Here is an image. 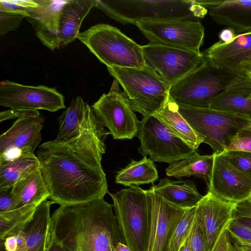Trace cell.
Returning <instances> with one entry per match:
<instances>
[{"label": "cell", "instance_id": "22", "mask_svg": "<svg viewBox=\"0 0 251 251\" xmlns=\"http://www.w3.org/2000/svg\"><path fill=\"white\" fill-rule=\"evenodd\" d=\"M201 53L214 65L233 72L242 61L251 55V32L236 35L227 43L219 40Z\"/></svg>", "mask_w": 251, "mask_h": 251}, {"label": "cell", "instance_id": "14", "mask_svg": "<svg viewBox=\"0 0 251 251\" xmlns=\"http://www.w3.org/2000/svg\"><path fill=\"white\" fill-rule=\"evenodd\" d=\"M149 241L147 251H170L174 232L186 209L166 201L151 187L147 190Z\"/></svg>", "mask_w": 251, "mask_h": 251}, {"label": "cell", "instance_id": "24", "mask_svg": "<svg viewBox=\"0 0 251 251\" xmlns=\"http://www.w3.org/2000/svg\"><path fill=\"white\" fill-rule=\"evenodd\" d=\"M251 82L244 78L210 101L208 108L228 112L251 121Z\"/></svg>", "mask_w": 251, "mask_h": 251}, {"label": "cell", "instance_id": "1", "mask_svg": "<svg viewBox=\"0 0 251 251\" xmlns=\"http://www.w3.org/2000/svg\"><path fill=\"white\" fill-rule=\"evenodd\" d=\"M105 151L78 143L49 141L36 152L50 192L48 199L60 206L103 199L108 193L101 166Z\"/></svg>", "mask_w": 251, "mask_h": 251}, {"label": "cell", "instance_id": "25", "mask_svg": "<svg viewBox=\"0 0 251 251\" xmlns=\"http://www.w3.org/2000/svg\"><path fill=\"white\" fill-rule=\"evenodd\" d=\"M11 191L18 208H37L50 197L49 190L40 167L16 182Z\"/></svg>", "mask_w": 251, "mask_h": 251}, {"label": "cell", "instance_id": "11", "mask_svg": "<svg viewBox=\"0 0 251 251\" xmlns=\"http://www.w3.org/2000/svg\"><path fill=\"white\" fill-rule=\"evenodd\" d=\"M97 118L114 139H132L136 136L139 121L114 79L109 92L91 106Z\"/></svg>", "mask_w": 251, "mask_h": 251}, {"label": "cell", "instance_id": "41", "mask_svg": "<svg viewBox=\"0 0 251 251\" xmlns=\"http://www.w3.org/2000/svg\"><path fill=\"white\" fill-rule=\"evenodd\" d=\"M212 251H236L227 229L221 234Z\"/></svg>", "mask_w": 251, "mask_h": 251}, {"label": "cell", "instance_id": "42", "mask_svg": "<svg viewBox=\"0 0 251 251\" xmlns=\"http://www.w3.org/2000/svg\"><path fill=\"white\" fill-rule=\"evenodd\" d=\"M233 72L246 79L251 78V55L242 61Z\"/></svg>", "mask_w": 251, "mask_h": 251}, {"label": "cell", "instance_id": "4", "mask_svg": "<svg viewBox=\"0 0 251 251\" xmlns=\"http://www.w3.org/2000/svg\"><path fill=\"white\" fill-rule=\"evenodd\" d=\"M244 78L204 58L199 67L170 86L169 98L178 105L208 108L212 99Z\"/></svg>", "mask_w": 251, "mask_h": 251}, {"label": "cell", "instance_id": "30", "mask_svg": "<svg viewBox=\"0 0 251 251\" xmlns=\"http://www.w3.org/2000/svg\"><path fill=\"white\" fill-rule=\"evenodd\" d=\"M214 159L213 153L201 155L196 151L187 158L170 164L166 169V174L169 176L176 178L200 177L208 185L212 175Z\"/></svg>", "mask_w": 251, "mask_h": 251}, {"label": "cell", "instance_id": "27", "mask_svg": "<svg viewBox=\"0 0 251 251\" xmlns=\"http://www.w3.org/2000/svg\"><path fill=\"white\" fill-rule=\"evenodd\" d=\"M226 229L236 251H251V199L236 203Z\"/></svg>", "mask_w": 251, "mask_h": 251}, {"label": "cell", "instance_id": "32", "mask_svg": "<svg viewBox=\"0 0 251 251\" xmlns=\"http://www.w3.org/2000/svg\"><path fill=\"white\" fill-rule=\"evenodd\" d=\"M36 208L21 207L0 213V241L18 233L32 219Z\"/></svg>", "mask_w": 251, "mask_h": 251}, {"label": "cell", "instance_id": "13", "mask_svg": "<svg viewBox=\"0 0 251 251\" xmlns=\"http://www.w3.org/2000/svg\"><path fill=\"white\" fill-rule=\"evenodd\" d=\"M64 96L55 88L28 86L4 80L0 83V105L10 109L54 112L65 108Z\"/></svg>", "mask_w": 251, "mask_h": 251}, {"label": "cell", "instance_id": "7", "mask_svg": "<svg viewBox=\"0 0 251 251\" xmlns=\"http://www.w3.org/2000/svg\"><path fill=\"white\" fill-rule=\"evenodd\" d=\"M125 244L131 251H147L149 213L147 190L132 185L109 194Z\"/></svg>", "mask_w": 251, "mask_h": 251}, {"label": "cell", "instance_id": "39", "mask_svg": "<svg viewBox=\"0 0 251 251\" xmlns=\"http://www.w3.org/2000/svg\"><path fill=\"white\" fill-rule=\"evenodd\" d=\"M38 116L40 115L37 110L10 109L0 112V122L24 117Z\"/></svg>", "mask_w": 251, "mask_h": 251}, {"label": "cell", "instance_id": "40", "mask_svg": "<svg viewBox=\"0 0 251 251\" xmlns=\"http://www.w3.org/2000/svg\"><path fill=\"white\" fill-rule=\"evenodd\" d=\"M11 189L7 191H0V213L18 208L17 203L11 193Z\"/></svg>", "mask_w": 251, "mask_h": 251}, {"label": "cell", "instance_id": "12", "mask_svg": "<svg viewBox=\"0 0 251 251\" xmlns=\"http://www.w3.org/2000/svg\"><path fill=\"white\" fill-rule=\"evenodd\" d=\"M146 67L171 86L199 67L204 60L197 53L173 47L153 45L142 46Z\"/></svg>", "mask_w": 251, "mask_h": 251}, {"label": "cell", "instance_id": "19", "mask_svg": "<svg viewBox=\"0 0 251 251\" xmlns=\"http://www.w3.org/2000/svg\"><path fill=\"white\" fill-rule=\"evenodd\" d=\"M65 0H40L39 7L25 18L31 24L36 36L50 50L60 49L58 25L60 10Z\"/></svg>", "mask_w": 251, "mask_h": 251}, {"label": "cell", "instance_id": "47", "mask_svg": "<svg viewBox=\"0 0 251 251\" xmlns=\"http://www.w3.org/2000/svg\"><path fill=\"white\" fill-rule=\"evenodd\" d=\"M249 98L251 100V93L250 94L249 96Z\"/></svg>", "mask_w": 251, "mask_h": 251}, {"label": "cell", "instance_id": "23", "mask_svg": "<svg viewBox=\"0 0 251 251\" xmlns=\"http://www.w3.org/2000/svg\"><path fill=\"white\" fill-rule=\"evenodd\" d=\"M95 0H65L58 20V40L63 48L77 38L81 23L91 9Z\"/></svg>", "mask_w": 251, "mask_h": 251}, {"label": "cell", "instance_id": "28", "mask_svg": "<svg viewBox=\"0 0 251 251\" xmlns=\"http://www.w3.org/2000/svg\"><path fill=\"white\" fill-rule=\"evenodd\" d=\"M40 166L33 152H23L7 159H0V191L10 190L29 173Z\"/></svg>", "mask_w": 251, "mask_h": 251}, {"label": "cell", "instance_id": "17", "mask_svg": "<svg viewBox=\"0 0 251 251\" xmlns=\"http://www.w3.org/2000/svg\"><path fill=\"white\" fill-rule=\"evenodd\" d=\"M236 203L220 199L207 192L196 206L198 219L210 251L228 226Z\"/></svg>", "mask_w": 251, "mask_h": 251}, {"label": "cell", "instance_id": "10", "mask_svg": "<svg viewBox=\"0 0 251 251\" xmlns=\"http://www.w3.org/2000/svg\"><path fill=\"white\" fill-rule=\"evenodd\" d=\"M149 43L201 53L204 28L199 21L186 19L141 20L135 25Z\"/></svg>", "mask_w": 251, "mask_h": 251}, {"label": "cell", "instance_id": "20", "mask_svg": "<svg viewBox=\"0 0 251 251\" xmlns=\"http://www.w3.org/2000/svg\"><path fill=\"white\" fill-rule=\"evenodd\" d=\"M59 130L56 141L67 142L78 137L86 129L100 122L92 107L77 96L58 118Z\"/></svg>", "mask_w": 251, "mask_h": 251}, {"label": "cell", "instance_id": "21", "mask_svg": "<svg viewBox=\"0 0 251 251\" xmlns=\"http://www.w3.org/2000/svg\"><path fill=\"white\" fill-rule=\"evenodd\" d=\"M54 203L47 200L37 207L32 219L16 234L17 251H45L50 229V208Z\"/></svg>", "mask_w": 251, "mask_h": 251}, {"label": "cell", "instance_id": "33", "mask_svg": "<svg viewBox=\"0 0 251 251\" xmlns=\"http://www.w3.org/2000/svg\"><path fill=\"white\" fill-rule=\"evenodd\" d=\"M196 206L186 209L170 240V251H177L188 237L195 219Z\"/></svg>", "mask_w": 251, "mask_h": 251}, {"label": "cell", "instance_id": "29", "mask_svg": "<svg viewBox=\"0 0 251 251\" xmlns=\"http://www.w3.org/2000/svg\"><path fill=\"white\" fill-rule=\"evenodd\" d=\"M154 116L192 149L197 150L202 143L201 138L178 111V105L169 98L164 107Z\"/></svg>", "mask_w": 251, "mask_h": 251}, {"label": "cell", "instance_id": "38", "mask_svg": "<svg viewBox=\"0 0 251 251\" xmlns=\"http://www.w3.org/2000/svg\"><path fill=\"white\" fill-rule=\"evenodd\" d=\"M188 238L192 251H210L196 215Z\"/></svg>", "mask_w": 251, "mask_h": 251}, {"label": "cell", "instance_id": "31", "mask_svg": "<svg viewBox=\"0 0 251 251\" xmlns=\"http://www.w3.org/2000/svg\"><path fill=\"white\" fill-rule=\"evenodd\" d=\"M151 160L144 156L138 161H132L117 173L116 183L130 187L153 183L158 179L156 165Z\"/></svg>", "mask_w": 251, "mask_h": 251}, {"label": "cell", "instance_id": "44", "mask_svg": "<svg viewBox=\"0 0 251 251\" xmlns=\"http://www.w3.org/2000/svg\"><path fill=\"white\" fill-rule=\"evenodd\" d=\"M236 35L235 32L232 29L226 28L220 32L219 38L221 42L227 43L232 41Z\"/></svg>", "mask_w": 251, "mask_h": 251}, {"label": "cell", "instance_id": "16", "mask_svg": "<svg viewBox=\"0 0 251 251\" xmlns=\"http://www.w3.org/2000/svg\"><path fill=\"white\" fill-rule=\"evenodd\" d=\"M44 121L41 116L17 119L0 136V159L12 158L23 152H33L41 140Z\"/></svg>", "mask_w": 251, "mask_h": 251}, {"label": "cell", "instance_id": "34", "mask_svg": "<svg viewBox=\"0 0 251 251\" xmlns=\"http://www.w3.org/2000/svg\"><path fill=\"white\" fill-rule=\"evenodd\" d=\"M234 167L251 178V152L229 150L220 154Z\"/></svg>", "mask_w": 251, "mask_h": 251}, {"label": "cell", "instance_id": "2", "mask_svg": "<svg viewBox=\"0 0 251 251\" xmlns=\"http://www.w3.org/2000/svg\"><path fill=\"white\" fill-rule=\"evenodd\" d=\"M113 208L104 199L60 206L51 216L50 232L66 251H115L125 242Z\"/></svg>", "mask_w": 251, "mask_h": 251}, {"label": "cell", "instance_id": "43", "mask_svg": "<svg viewBox=\"0 0 251 251\" xmlns=\"http://www.w3.org/2000/svg\"><path fill=\"white\" fill-rule=\"evenodd\" d=\"M45 251H66L62 244L50 232V229Z\"/></svg>", "mask_w": 251, "mask_h": 251}, {"label": "cell", "instance_id": "36", "mask_svg": "<svg viewBox=\"0 0 251 251\" xmlns=\"http://www.w3.org/2000/svg\"><path fill=\"white\" fill-rule=\"evenodd\" d=\"M229 150L251 152V123L238 130L225 150Z\"/></svg>", "mask_w": 251, "mask_h": 251}, {"label": "cell", "instance_id": "3", "mask_svg": "<svg viewBox=\"0 0 251 251\" xmlns=\"http://www.w3.org/2000/svg\"><path fill=\"white\" fill-rule=\"evenodd\" d=\"M94 7L122 24L141 20L186 19L198 21L207 12L194 0H95Z\"/></svg>", "mask_w": 251, "mask_h": 251}, {"label": "cell", "instance_id": "8", "mask_svg": "<svg viewBox=\"0 0 251 251\" xmlns=\"http://www.w3.org/2000/svg\"><path fill=\"white\" fill-rule=\"evenodd\" d=\"M178 105L182 117L213 153L223 152L239 129L251 121L232 114L210 108Z\"/></svg>", "mask_w": 251, "mask_h": 251}, {"label": "cell", "instance_id": "15", "mask_svg": "<svg viewBox=\"0 0 251 251\" xmlns=\"http://www.w3.org/2000/svg\"><path fill=\"white\" fill-rule=\"evenodd\" d=\"M214 165L208 192L223 200L238 203L251 199V178L220 154L213 153Z\"/></svg>", "mask_w": 251, "mask_h": 251}, {"label": "cell", "instance_id": "9", "mask_svg": "<svg viewBox=\"0 0 251 251\" xmlns=\"http://www.w3.org/2000/svg\"><path fill=\"white\" fill-rule=\"evenodd\" d=\"M136 136L141 142L139 152L144 156L149 155L153 162L170 164L187 158L197 151L154 115L144 117L139 121Z\"/></svg>", "mask_w": 251, "mask_h": 251}, {"label": "cell", "instance_id": "5", "mask_svg": "<svg viewBox=\"0 0 251 251\" xmlns=\"http://www.w3.org/2000/svg\"><path fill=\"white\" fill-rule=\"evenodd\" d=\"M107 67H145L142 46L117 28L104 24L90 27L77 37Z\"/></svg>", "mask_w": 251, "mask_h": 251}, {"label": "cell", "instance_id": "37", "mask_svg": "<svg viewBox=\"0 0 251 251\" xmlns=\"http://www.w3.org/2000/svg\"><path fill=\"white\" fill-rule=\"evenodd\" d=\"M27 16L21 13L0 11V35L4 36L10 31L18 28L22 20Z\"/></svg>", "mask_w": 251, "mask_h": 251}, {"label": "cell", "instance_id": "45", "mask_svg": "<svg viewBox=\"0 0 251 251\" xmlns=\"http://www.w3.org/2000/svg\"><path fill=\"white\" fill-rule=\"evenodd\" d=\"M177 251H192L189 243L188 237Z\"/></svg>", "mask_w": 251, "mask_h": 251}, {"label": "cell", "instance_id": "35", "mask_svg": "<svg viewBox=\"0 0 251 251\" xmlns=\"http://www.w3.org/2000/svg\"><path fill=\"white\" fill-rule=\"evenodd\" d=\"M40 4V0H0V11L21 13L28 16L29 13Z\"/></svg>", "mask_w": 251, "mask_h": 251}, {"label": "cell", "instance_id": "6", "mask_svg": "<svg viewBox=\"0 0 251 251\" xmlns=\"http://www.w3.org/2000/svg\"><path fill=\"white\" fill-rule=\"evenodd\" d=\"M107 69L123 88L133 110L143 117L154 115L166 103L170 86L147 67Z\"/></svg>", "mask_w": 251, "mask_h": 251}, {"label": "cell", "instance_id": "18", "mask_svg": "<svg viewBox=\"0 0 251 251\" xmlns=\"http://www.w3.org/2000/svg\"><path fill=\"white\" fill-rule=\"evenodd\" d=\"M216 24L236 35L251 32V0H196Z\"/></svg>", "mask_w": 251, "mask_h": 251}, {"label": "cell", "instance_id": "26", "mask_svg": "<svg viewBox=\"0 0 251 251\" xmlns=\"http://www.w3.org/2000/svg\"><path fill=\"white\" fill-rule=\"evenodd\" d=\"M151 188L169 202L181 208L196 206L202 199L193 181L172 180L164 178Z\"/></svg>", "mask_w": 251, "mask_h": 251}, {"label": "cell", "instance_id": "48", "mask_svg": "<svg viewBox=\"0 0 251 251\" xmlns=\"http://www.w3.org/2000/svg\"><path fill=\"white\" fill-rule=\"evenodd\" d=\"M247 79L249 80V81H250L251 82V78H250Z\"/></svg>", "mask_w": 251, "mask_h": 251}, {"label": "cell", "instance_id": "46", "mask_svg": "<svg viewBox=\"0 0 251 251\" xmlns=\"http://www.w3.org/2000/svg\"><path fill=\"white\" fill-rule=\"evenodd\" d=\"M115 251H131L128 246L125 243L119 242L117 244Z\"/></svg>", "mask_w": 251, "mask_h": 251}]
</instances>
